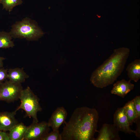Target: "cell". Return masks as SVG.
Masks as SVG:
<instances>
[{
  "mask_svg": "<svg viewBox=\"0 0 140 140\" xmlns=\"http://www.w3.org/2000/svg\"><path fill=\"white\" fill-rule=\"evenodd\" d=\"M99 118L97 110L86 107L76 108L62 132L61 140H95Z\"/></svg>",
  "mask_w": 140,
  "mask_h": 140,
  "instance_id": "6da1fadb",
  "label": "cell"
},
{
  "mask_svg": "<svg viewBox=\"0 0 140 140\" xmlns=\"http://www.w3.org/2000/svg\"><path fill=\"white\" fill-rule=\"evenodd\" d=\"M130 52L127 47L115 49L110 57L93 72L90 78L91 83L100 88L112 84L123 71Z\"/></svg>",
  "mask_w": 140,
  "mask_h": 140,
  "instance_id": "7a4b0ae2",
  "label": "cell"
},
{
  "mask_svg": "<svg viewBox=\"0 0 140 140\" xmlns=\"http://www.w3.org/2000/svg\"><path fill=\"white\" fill-rule=\"evenodd\" d=\"M10 33L12 37L25 38L28 41L37 40L44 34L36 22L28 18L16 22Z\"/></svg>",
  "mask_w": 140,
  "mask_h": 140,
  "instance_id": "3957f363",
  "label": "cell"
},
{
  "mask_svg": "<svg viewBox=\"0 0 140 140\" xmlns=\"http://www.w3.org/2000/svg\"><path fill=\"white\" fill-rule=\"evenodd\" d=\"M19 99L21 103L16 110L17 111L20 109H23L25 112L26 116L32 118L33 122H38L37 113L42 110L39 102L40 99L29 87L23 89Z\"/></svg>",
  "mask_w": 140,
  "mask_h": 140,
  "instance_id": "277c9868",
  "label": "cell"
},
{
  "mask_svg": "<svg viewBox=\"0 0 140 140\" xmlns=\"http://www.w3.org/2000/svg\"><path fill=\"white\" fill-rule=\"evenodd\" d=\"M23 90L21 84L6 80L0 83V101L10 103L18 100Z\"/></svg>",
  "mask_w": 140,
  "mask_h": 140,
  "instance_id": "5b68a950",
  "label": "cell"
},
{
  "mask_svg": "<svg viewBox=\"0 0 140 140\" xmlns=\"http://www.w3.org/2000/svg\"><path fill=\"white\" fill-rule=\"evenodd\" d=\"M50 127L45 121L33 122L27 127L23 140H41L49 132Z\"/></svg>",
  "mask_w": 140,
  "mask_h": 140,
  "instance_id": "8992f818",
  "label": "cell"
},
{
  "mask_svg": "<svg viewBox=\"0 0 140 140\" xmlns=\"http://www.w3.org/2000/svg\"><path fill=\"white\" fill-rule=\"evenodd\" d=\"M114 124L119 131L131 135L133 132L130 127L124 107L118 108L114 116Z\"/></svg>",
  "mask_w": 140,
  "mask_h": 140,
  "instance_id": "52a82bcc",
  "label": "cell"
},
{
  "mask_svg": "<svg viewBox=\"0 0 140 140\" xmlns=\"http://www.w3.org/2000/svg\"><path fill=\"white\" fill-rule=\"evenodd\" d=\"M68 113L63 107H58L52 113L47 122L49 126L53 130L59 131L61 125L66 121Z\"/></svg>",
  "mask_w": 140,
  "mask_h": 140,
  "instance_id": "ba28073f",
  "label": "cell"
},
{
  "mask_svg": "<svg viewBox=\"0 0 140 140\" xmlns=\"http://www.w3.org/2000/svg\"><path fill=\"white\" fill-rule=\"evenodd\" d=\"M119 131L114 125L105 123L103 125L95 140H120Z\"/></svg>",
  "mask_w": 140,
  "mask_h": 140,
  "instance_id": "9c48e42d",
  "label": "cell"
},
{
  "mask_svg": "<svg viewBox=\"0 0 140 140\" xmlns=\"http://www.w3.org/2000/svg\"><path fill=\"white\" fill-rule=\"evenodd\" d=\"M17 111L13 112H0V130L4 131H9L18 123L15 116Z\"/></svg>",
  "mask_w": 140,
  "mask_h": 140,
  "instance_id": "30bf717a",
  "label": "cell"
},
{
  "mask_svg": "<svg viewBox=\"0 0 140 140\" xmlns=\"http://www.w3.org/2000/svg\"><path fill=\"white\" fill-rule=\"evenodd\" d=\"M131 81L130 80L127 81L122 79L117 81L113 85V87L111 91V93L124 98L134 88V85L131 83Z\"/></svg>",
  "mask_w": 140,
  "mask_h": 140,
  "instance_id": "8fae6325",
  "label": "cell"
},
{
  "mask_svg": "<svg viewBox=\"0 0 140 140\" xmlns=\"http://www.w3.org/2000/svg\"><path fill=\"white\" fill-rule=\"evenodd\" d=\"M29 77L23 68H10L8 70L7 78L13 82L21 84Z\"/></svg>",
  "mask_w": 140,
  "mask_h": 140,
  "instance_id": "7c38bea8",
  "label": "cell"
},
{
  "mask_svg": "<svg viewBox=\"0 0 140 140\" xmlns=\"http://www.w3.org/2000/svg\"><path fill=\"white\" fill-rule=\"evenodd\" d=\"M126 70L129 80L137 82L140 79V60L135 59L127 66Z\"/></svg>",
  "mask_w": 140,
  "mask_h": 140,
  "instance_id": "4fadbf2b",
  "label": "cell"
},
{
  "mask_svg": "<svg viewBox=\"0 0 140 140\" xmlns=\"http://www.w3.org/2000/svg\"><path fill=\"white\" fill-rule=\"evenodd\" d=\"M27 127L23 123H18L9 131L10 140H23Z\"/></svg>",
  "mask_w": 140,
  "mask_h": 140,
  "instance_id": "5bb4252c",
  "label": "cell"
},
{
  "mask_svg": "<svg viewBox=\"0 0 140 140\" xmlns=\"http://www.w3.org/2000/svg\"><path fill=\"white\" fill-rule=\"evenodd\" d=\"M123 107L129 124L132 125L138 118H140L138 117L136 110L134 99L129 101Z\"/></svg>",
  "mask_w": 140,
  "mask_h": 140,
  "instance_id": "9a60e30c",
  "label": "cell"
},
{
  "mask_svg": "<svg viewBox=\"0 0 140 140\" xmlns=\"http://www.w3.org/2000/svg\"><path fill=\"white\" fill-rule=\"evenodd\" d=\"M12 37L10 32H0V48H7L13 47L15 45L11 40Z\"/></svg>",
  "mask_w": 140,
  "mask_h": 140,
  "instance_id": "2e32d148",
  "label": "cell"
},
{
  "mask_svg": "<svg viewBox=\"0 0 140 140\" xmlns=\"http://www.w3.org/2000/svg\"><path fill=\"white\" fill-rule=\"evenodd\" d=\"M22 0H1L3 9H5L10 12L13 8L17 5L21 4Z\"/></svg>",
  "mask_w": 140,
  "mask_h": 140,
  "instance_id": "e0dca14e",
  "label": "cell"
},
{
  "mask_svg": "<svg viewBox=\"0 0 140 140\" xmlns=\"http://www.w3.org/2000/svg\"><path fill=\"white\" fill-rule=\"evenodd\" d=\"M41 140H61L59 131L53 130L44 135Z\"/></svg>",
  "mask_w": 140,
  "mask_h": 140,
  "instance_id": "ac0fdd59",
  "label": "cell"
},
{
  "mask_svg": "<svg viewBox=\"0 0 140 140\" xmlns=\"http://www.w3.org/2000/svg\"><path fill=\"white\" fill-rule=\"evenodd\" d=\"M8 69L4 67L0 68V83L8 78Z\"/></svg>",
  "mask_w": 140,
  "mask_h": 140,
  "instance_id": "d6986e66",
  "label": "cell"
},
{
  "mask_svg": "<svg viewBox=\"0 0 140 140\" xmlns=\"http://www.w3.org/2000/svg\"><path fill=\"white\" fill-rule=\"evenodd\" d=\"M135 107L138 117L140 118V96H136L134 99Z\"/></svg>",
  "mask_w": 140,
  "mask_h": 140,
  "instance_id": "ffe728a7",
  "label": "cell"
},
{
  "mask_svg": "<svg viewBox=\"0 0 140 140\" xmlns=\"http://www.w3.org/2000/svg\"><path fill=\"white\" fill-rule=\"evenodd\" d=\"M140 118H138L135 122L136 123L137 125V128L135 130H134L133 132L134 133L136 137L140 138Z\"/></svg>",
  "mask_w": 140,
  "mask_h": 140,
  "instance_id": "44dd1931",
  "label": "cell"
},
{
  "mask_svg": "<svg viewBox=\"0 0 140 140\" xmlns=\"http://www.w3.org/2000/svg\"><path fill=\"white\" fill-rule=\"evenodd\" d=\"M0 140H10L9 134L0 130Z\"/></svg>",
  "mask_w": 140,
  "mask_h": 140,
  "instance_id": "7402d4cb",
  "label": "cell"
},
{
  "mask_svg": "<svg viewBox=\"0 0 140 140\" xmlns=\"http://www.w3.org/2000/svg\"><path fill=\"white\" fill-rule=\"evenodd\" d=\"M5 59V58L0 56V68L3 67V61Z\"/></svg>",
  "mask_w": 140,
  "mask_h": 140,
  "instance_id": "603a6c76",
  "label": "cell"
},
{
  "mask_svg": "<svg viewBox=\"0 0 140 140\" xmlns=\"http://www.w3.org/2000/svg\"><path fill=\"white\" fill-rule=\"evenodd\" d=\"M1 3V0H0V4Z\"/></svg>",
  "mask_w": 140,
  "mask_h": 140,
  "instance_id": "cb8c5ba5",
  "label": "cell"
},
{
  "mask_svg": "<svg viewBox=\"0 0 140 140\" xmlns=\"http://www.w3.org/2000/svg\"></svg>",
  "mask_w": 140,
  "mask_h": 140,
  "instance_id": "d4e9b609",
  "label": "cell"
}]
</instances>
